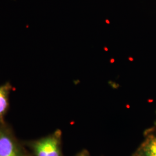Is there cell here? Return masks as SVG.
I'll use <instances>...</instances> for the list:
<instances>
[{"instance_id": "1", "label": "cell", "mask_w": 156, "mask_h": 156, "mask_svg": "<svg viewBox=\"0 0 156 156\" xmlns=\"http://www.w3.org/2000/svg\"><path fill=\"white\" fill-rule=\"evenodd\" d=\"M33 147L35 156H62L60 136L56 134L37 140Z\"/></svg>"}, {"instance_id": "2", "label": "cell", "mask_w": 156, "mask_h": 156, "mask_svg": "<svg viewBox=\"0 0 156 156\" xmlns=\"http://www.w3.org/2000/svg\"><path fill=\"white\" fill-rule=\"evenodd\" d=\"M0 156H24L16 142L4 129H0Z\"/></svg>"}, {"instance_id": "3", "label": "cell", "mask_w": 156, "mask_h": 156, "mask_svg": "<svg viewBox=\"0 0 156 156\" xmlns=\"http://www.w3.org/2000/svg\"><path fill=\"white\" fill-rule=\"evenodd\" d=\"M136 154L140 156H156V134H148Z\"/></svg>"}, {"instance_id": "4", "label": "cell", "mask_w": 156, "mask_h": 156, "mask_svg": "<svg viewBox=\"0 0 156 156\" xmlns=\"http://www.w3.org/2000/svg\"><path fill=\"white\" fill-rule=\"evenodd\" d=\"M12 89L9 83L0 85V123L3 122L4 116L9 106V95Z\"/></svg>"}, {"instance_id": "5", "label": "cell", "mask_w": 156, "mask_h": 156, "mask_svg": "<svg viewBox=\"0 0 156 156\" xmlns=\"http://www.w3.org/2000/svg\"><path fill=\"white\" fill-rule=\"evenodd\" d=\"M77 156H89V155H88L86 153H85V152H82V153H80V154Z\"/></svg>"}, {"instance_id": "6", "label": "cell", "mask_w": 156, "mask_h": 156, "mask_svg": "<svg viewBox=\"0 0 156 156\" xmlns=\"http://www.w3.org/2000/svg\"><path fill=\"white\" fill-rule=\"evenodd\" d=\"M135 156H138V154H136V155H135Z\"/></svg>"}, {"instance_id": "7", "label": "cell", "mask_w": 156, "mask_h": 156, "mask_svg": "<svg viewBox=\"0 0 156 156\" xmlns=\"http://www.w3.org/2000/svg\"></svg>"}]
</instances>
